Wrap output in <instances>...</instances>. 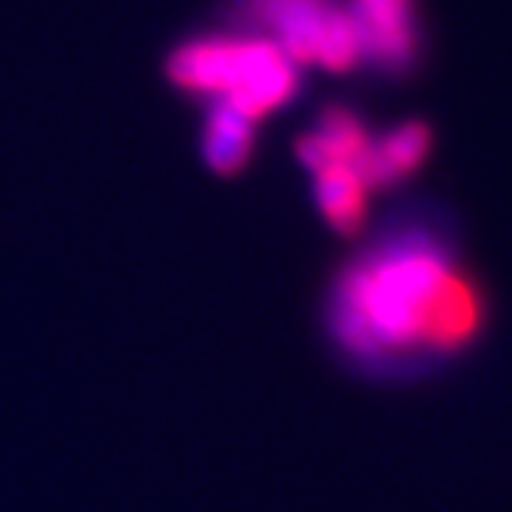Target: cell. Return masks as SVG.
<instances>
[{
  "instance_id": "8992f818",
  "label": "cell",
  "mask_w": 512,
  "mask_h": 512,
  "mask_svg": "<svg viewBox=\"0 0 512 512\" xmlns=\"http://www.w3.org/2000/svg\"><path fill=\"white\" fill-rule=\"evenodd\" d=\"M427 151H430L427 126L404 123V126L393 128L390 134H384L382 140L370 143L365 160H362V177L370 185V191L390 188V185L402 183L413 171H419Z\"/></svg>"
},
{
  "instance_id": "ba28073f",
  "label": "cell",
  "mask_w": 512,
  "mask_h": 512,
  "mask_svg": "<svg viewBox=\"0 0 512 512\" xmlns=\"http://www.w3.org/2000/svg\"><path fill=\"white\" fill-rule=\"evenodd\" d=\"M313 194L322 217L339 234H356L367 217V194L362 171L356 165H330L322 171H313Z\"/></svg>"
},
{
  "instance_id": "277c9868",
  "label": "cell",
  "mask_w": 512,
  "mask_h": 512,
  "mask_svg": "<svg viewBox=\"0 0 512 512\" xmlns=\"http://www.w3.org/2000/svg\"><path fill=\"white\" fill-rule=\"evenodd\" d=\"M350 12L359 23L365 57L384 69H399L413 57V0H353Z\"/></svg>"
},
{
  "instance_id": "6da1fadb",
  "label": "cell",
  "mask_w": 512,
  "mask_h": 512,
  "mask_svg": "<svg viewBox=\"0 0 512 512\" xmlns=\"http://www.w3.org/2000/svg\"><path fill=\"white\" fill-rule=\"evenodd\" d=\"M487 319L484 293L453 248L407 228L350 265L333 293V333L359 359L450 356Z\"/></svg>"
},
{
  "instance_id": "3957f363",
  "label": "cell",
  "mask_w": 512,
  "mask_h": 512,
  "mask_svg": "<svg viewBox=\"0 0 512 512\" xmlns=\"http://www.w3.org/2000/svg\"><path fill=\"white\" fill-rule=\"evenodd\" d=\"M242 18L299 69L345 74L365 57L359 23L339 0H242Z\"/></svg>"
},
{
  "instance_id": "7a4b0ae2",
  "label": "cell",
  "mask_w": 512,
  "mask_h": 512,
  "mask_svg": "<svg viewBox=\"0 0 512 512\" xmlns=\"http://www.w3.org/2000/svg\"><path fill=\"white\" fill-rule=\"evenodd\" d=\"M165 74L174 89L222 100L256 123L288 106L302 86L299 66L259 35L191 37L168 55Z\"/></svg>"
},
{
  "instance_id": "5b68a950",
  "label": "cell",
  "mask_w": 512,
  "mask_h": 512,
  "mask_svg": "<svg viewBox=\"0 0 512 512\" xmlns=\"http://www.w3.org/2000/svg\"><path fill=\"white\" fill-rule=\"evenodd\" d=\"M370 143L373 137L367 134V128L353 111L330 106L319 114L316 126L299 137L296 154L311 174L330 165H356L362 171V160Z\"/></svg>"
},
{
  "instance_id": "52a82bcc",
  "label": "cell",
  "mask_w": 512,
  "mask_h": 512,
  "mask_svg": "<svg viewBox=\"0 0 512 512\" xmlns=\"http://www.w3.org/2000/svg\"><path fill=\"white\" fill-rule=\"evenodd\" d=\"M256 146V120L234 106L214 100L202 128V157L217 174H237Z\"/></svg>"
}]
</instances>
